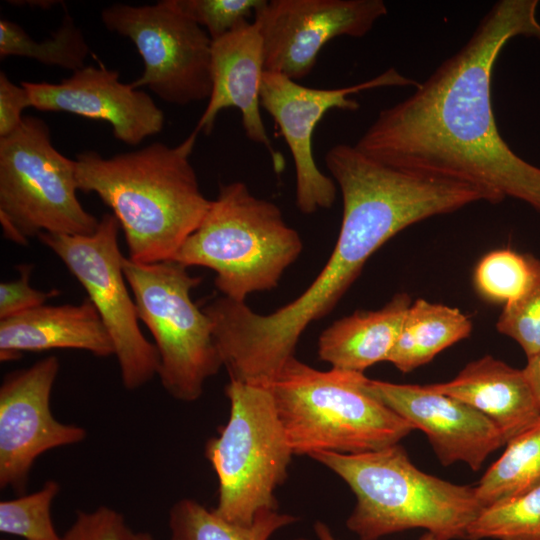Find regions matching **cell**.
<instances>
[{
	"label": "cell",
	"instance_id": "cell-25",
	"mask_svg": "<svg viewBox=\"0 0 540 540\" xmlns=\"http://www.w3.org/2000/svg\"><path fill=\"white\" fill-rule=\"evenodd\" d=\"M60 485L48 480L37 491L0 502V531L25 540H62L55 530L51 506Z\"/></svg>",
	"mask_w": 540,
	"mask_h": 540
},
{
	"label": "cell",
	"instance_id": "cell-33",
	"mask_svg": "<svg viewBox=\"0 0 540 540\" xmlns=\"http://www.w3.org/2000/svg\"><path fill=\"white\" fill-rule=\"evenodd\" d=\"M314 531H315V534L318 538V540H337L331 530L329 529V527L321 522V521H317L315 522L314 524ZM419 540H442L440 539L439 537H437L436 535L430 533V532H425Z\"/></svg>",
	"mask_w": 540,
	"mask_h": 540
},
{
	"label": "cell",
	"instance_id": "cell-18",
	"mask_svg": "<svg viewBox=\"0 0 540 540\" xmlns=\"http://www.w3.org/2000/svg\"><path fill=\"white\" fill-rule=\"evenodd\" d=\"M488 417L507 443L540 419V408L523 370L490 355L468 363L447 382L426 385Z\"/></svg>",
	"mask_w": 540,
	"mask_h": 540
},
{
	"label": "cell",
	"instance_id": "cell-21",
	"mask_svg": "<svg viewBox=\"0 0 540 540\" xmlns=\"http://www.w3.org/2000/svg\"><path fill=\"white\" fill-rule=\"evenodd\" d=\"M540 487V419L506 443L500 458L475 487L485 508L522 496Z\"/></svg>",
	"mask_w": 540,
	"mask_h": 540
},
{
	"label": "cell",
	"instance_id": "cell-5",
	"mask_svg": "<svg viewBox=\"0 0 540 540\" xmlns=\"http://www.w3.org/2000/svg\"><path fill=\"white\" fill-rule=\"evenodd\" d=\"M302 249L299 233L275 203L233 181L219 186L200 225L172 260L213 270L222 296L245 302L252 293L277 287Z\"/></svg>",
	"mask_w": 540,
	"mask_h": 540
},
{
	"label": "cell",
	"instance_id": "cell-20",
	"mask_svg": "<svg viewBox=\"0 0 540 540\" xmlns=\"http://www.w3.org/2000/svg\"><path fill=\"white\" fill-rule=\"evenodd\" d=\"M472 321L458 308L417 299L408 308L398 338L387 357L408 373L470 336Z\"/></svg>",
	"mask_w": 540,
	"mask_h": 540
},
{
	"label": "cell",
	"instance_id": "cell-19",
	"mask_svg": "<svg viewBox=\"0 0 540 540\" xmlns=\"http://www.w3.org/2000/svg\"><path fill=\"white\" fill-rule=\"evenodd\" d=\"M410 305V296L398 293L378 310L356 311L338 319L319 336L320 360L334 369L358 373L386 361Z\"/></svg>",
	"mask_w": 540,
	"mask_h": 540
},
{
	"label": "cell",
	"instance_id": "cell-4",
	"mask_svg": "<svg viewBox=\"0 0 540 540\" xmlns=\"http://www.w3.org/2000/svg\"><path fill=\"white\" fill-rule=\"evenodd\" d=\"M363 373L317 370L295 356L269 385L294 455L357 454L386 448L415 430L369 393Z\"/></svg>",
	"mask_w": 540,
	"mask_h": 540
},
{
	"label": "cell",
	"instance_id": "cell-30",
	"mask_svg": "<svg viewBox=\"0 0 540 540\" xmlns=\"http://www.w3.org/2000/svg\"><path fill=\"white\" fill-rule=\"evenodd\" d=\"M18 271L19 277L16 280L0 283V320L45 305L48 299L60 294L55 289L41 291L32 288L30 285L31 265H20Z\"/></svg>",
	"mask_w": 540,
	"mask_h": 540
},
{
	"label": "cell",
	"instance_id": "cell-22",
	"mask_svg": "<svg viewBox=\"0 0 540 540\" xmlns=\"http://www.w3.org/2000/svg\"><path fill=\"white\" fill-rule=\"evenodd\" d=\"M298 520L277 510L260 514L249 526L231 523L193 499L177 501L169 512L170 540H269Z\"/></svg>",
	"mask_w": 540,
	"mask_h": 540
},
{
	"label": "cell",
	"instance_id": "cell-15",
	"mask_svg": "<svg viewBox=\"0 0 540 540\" xmlns=\"http://www.w3.org/2000/svg\"><path fill=\"white\" fill-rule=\"evenodd\" d=\"M365 388L414 429L424 432L444 466L463 462L477 471L491 453L506 444L499 428L484 414L426 385L367 378Z\"/></svg>",
	"mask_w": 540,
	"mask_h": 540
},
{
	"label": "cell",
	"instance_id": "cell-1",
	"mask_svg": "<svg viewBox=\"0 0 540 540\" xmlns=\"http://www.w3.org/2000/svg\"><path fill=\"white\" fill-rule=\"evenodd\" d=\"M537 7L494 3L468 41L411 95L382 109L354 146L385 165L471 182L540 213V168L502 138L491 102L492 72L508 41H540Z\"/></svg>",
	"mask_w": 540,
	"mask_h": 540
},
{
	"label": "cell",
	"instance_id": "cell-34",
	"mask_svg": "<svg viewBox=\"0 0 540 540\" xmlns=\"http://www.w3.org/2000/svg\"><path fill=\"white\" fill-rule=\"evenodd\" d=\"M132 540H154L153 537L146 532L134 533Z\"/></svg>",
	"mask_w": 540,
	"mask_h": 540
},
{
	"label": "cell",
	"instance_id": "cell-10",
	"mask_svg": "<svg viewBox=\"0 0 540 540\" xmlns=\"http://www.w3.org/2000/svg\"><path fill=\"white\" fill-rule=\"evenodd\" d=\"M107 30L132 41L144 63L131 84L147 87L161 100L188 105L212 92V39L170 0L155 4L114 3L101 11Z\"/></svg>",
	"mask_w": 540,
	"mask_h": 540
},
{
	"label": "cell",
	"instance_id": "cell-17",
	"mask_svg": "<svg viewBox=\"0 0 540 540\" xmlns=\"http://www.w3.org/2000/svg\"><path fill=\"white\" fill-rule=\"evenodd\" d=\"M77 349L98 357L114 355V345L89 298L80 304L42 305L0 320V360L23 352Z\"/></svg>",
	"mask_w": 540,
	"mask_h": 540
},
{
	"label": "cell",
	"instance_id": "cell-6",
	"mask_svg": "<svg viewBox=\"0 0 540 540\" xmlns=\"http://www.w3.org/2000/svg\"><path fill=\"white\" fill-rule=\"evenodd\" d=\"M225 393L229 419L205 446L218 478L214 511L249 526L260 514L277 510L274 492L286 480L294 454L269 387L229 381Z\"/></svg>",
	"mask_w": 540,
	"mask_h": 540
},
{
	"label": "cell",
	"instance_id": "cell-23",
	"mask_svg": "<svg viewBox=\"0 0 540 540\" xmlns=\"http://www.w3.org/2000/svg\"><path fill=\"white\" fill-rule=\"evenodd\" d=\"M90 54L86 38L69 13L52 37L35 41L25 30L8 19L0 20V57L20 56L49 66L75 72L85 66Z\"/></svg>",
	"mask_w": 540,
	"mask_h": 540
},
{
	"label": "cell",
	"instance_id": "cell-28",
	"mask_svg": "<svg viewBox=\"0 0 540 540\" xmlns=\"http://www.w3.org/2000/svg\"><path fill=\"white\" fill-rule=\"evenodd\" d=\"M184 16L202 27L212 41L247 22L264 0H170Z\"/></svg>",
	"mask_w": 540,
	"mask_h": 540
},
{
	"label": "cell",
	"instance_id": "cell-3",
	"mask_svg": "<svg viewBox=\"0 0 540 540\" xmlns=\"http://www.w3.org/2000/svg\"><path fill=\"white\" fill-rule=\"evenodd\" d=\"M315 461L350 487L356 505L347 528L359 540L414 528L442 540L466 539L483 510L475 487L458 485L418 469L399 444L357 454L316 452Z\"/></svg>",
	"mask_w": 540,
	"mask_h": 540
},
{
	"label": "cell",
	"instance_id": "cell-13",
	"mask_svg": "<svg viewBox=\"0 0 540 540\" xmlns=\"http://www.w3.org/2000/svg\"><path fill=\"white\" fill-rule=\"evenodd\" d=\"M56 356L7 374L0 387V488L23 493L43 453L85 440L86 430L58 421L50 409Z\"/></svg>",
	"mask_w": 540,
	"mask_h": 540
},
{
	"label": "cell",
	"instance_id": "cell-29",
	"mask_svg": "<svg viewBox=\"0 0 540 540\" xmlns=\"http://www.w3.org/2000/svg\"><path fill=\"white\" fill-rule=\"evenodd\" d=\"M134 533L118 511L100 506L93 511H78L62 540H132Z\"/></svg>",
	"mask_w": 540,
	"mask_h": 540
},
{
	"label": "cell",
	"instance_id": "cell-7",
	"mask_svg": "<svg viewBox=\"0 0 540 540\" xmlns=\"http://www.w3.org/2000/svg\"><path fill=\"white\" fill-rule=\"evenodd\" d=\"M75 160L52 144L47 123L24 116L0 138V223L5 238L26 245L41 233L93 234L100 219L77 197Z\"/></svg>",
	"mask_w": 540,
	"mask_h": 540
},
{
	"label": "cell",
	"instance_id": "cell-24",
	"mask_svg": "<svg viewBox=\"0 0 540 540\" xmlns=\"http://www.w3.org/2000/svg\"><path fill=\"white\" fill-rule=\"evenodd\" d=\"M540 540V487L483 508L466 540Z\"/></svg>",
	"mask_w": 540,
	"mask_h": 540
},
{
	"label": "cell",
	"instance_id": "cell-8",
	"mask_svg": "<svg viewBox=\"0 0 540 540\" xmlns=\"http://www.w3.org/2000/svg\"><path fill=\"white\" fill-rule=\"evenodd\" d=\"M187 268L174 260H123L139 320L154 338L159 356L157 376L174 399L193 402L223 364L211 320L191 299L192 289L202 278L192 276Z\"/></svg>",
	"mask_w": 540,
	"mask_h": 540
},
{
	"label": "cell",
	"instance_id": "cell-31",
	"mask_svg": "<svg viewBox=\"0 0 540 540\" xmlns=\"http://www.w3.org/2000/svg\"><path fill=\"white\" fill-rule=\"evenodd\" d=\"M32 107L25 87L13 83L4 71L0 72V138L9 136L21 125L23 111Z\"/></svg>",
	"mask_w": 540,
	"mask_h": 540
},
{
	"label": "cell",
	"instance_id": "cell-11",
	"mask_svg": "<svg viewBox=\"0 0 540 540\" xmlns=\"http://www.w3.org/2000/svg\"><path fill=\"white\" fill-rule=\"evenodd\" d=\"M395 68L364 82L334 89L306 87L285 75L264 71L260 102L273 118L291 152L296 173V205L304 214L330 208L337 186L317 166L312 151L313 132L332 109L356 111L360 105L350 95L381 87L418 86Z\"/></svg>",
	"mask_w": 540,
	"mask_h": 540
},
{
	"label": "cell",
	"instance_id": "cell-26",
	"mask_svg": "<svg viewBox=\"0 0 540 540\" xmlns=\"http://www.w3.org/2000/svg\"><path fill=\"white\" fill-rule=\"evenodd\" d=\"M531 278L528 254L510 249L494 250L478 262L474 285L480 296L495 303L507 304L519 297Z\"/></svg>",
	"mask_w": 540,
	"mask_h": 540
},
{
	"label": "cell",
	"instance_id": "cell-16",
	"mask_svg": "<svg viewBox=\"0 0 540 540\" xmlns=\"http://www.w3.org/2000/svg\"><path fill=\"white\" fill-rule=\"evenodd\" d=\"M212 92L194 129L209 134L218 114L237 108L247 138L262 145L276 173L285 167L282 154L274 148L261 117L260 90L264 68L263 40L257 25L249 21L212 41Z\"/></svg>",
	"mask_w": 540,
	"mask_h": 540
},
{
	"label": "cell",
	"instance_id": "cell-9",
	"mask_svg": "<svg viewBox=\"0 0 540 540\" xmlns=\"http://www.w3.org/2000/svg\"><path fill=\"white\" fill-rule=\"evenodd\" d=\"M119 229L115 216L105 213L93 234L41 233L38 238L87 292L113 342L123 386L135 390L158 374L159 356L139 327L137 307L123 271Z\"/></svg>",
	"mask_w": 540,
	"mask_h": 540
},
{
	"label": "cell",
	"instance_id": "cell-27",
	"mask_svg": "<svg viewBox=\"0 0 540 540\" xmlns=\"http://www.w3.org/2000/svg\"><path fill=\"white\" fill-rule=\"evenodd\" d=\"M531 278L524 292L504 305L496 328L515 340L527 358L540 352V259L528 254Z\"/></svg>",
	"mask_w": 540,
	"mask_h": 540
},
{
	"label": "cell",
	"instance_id": "cell-35",
	"mask_svg": "<svg viewBox=\"0 0 540 540\" xmlns=\"http://www.w3.org/2000/svg\"><path fill=\"white\" fill-rule=\"evenodd\" d=\"M296 540H306V539H304V538H298V539H296Z\"/></svg>",
	"mask_w": 540,
	"mask_h": 540
},
{
	"label": "cell",
	"instance_id": "cell-12",
	"mask_svg": "<svg viewBox=\"0 0 540 540\" xmlns=\"http://www.w3.org/2000/svg\"><path fill=\"white\" fill-rule=\"evenodd\" d=\"M387 12L382 0H264L253 22L263 40L265 71L303 79L330 40L363 37Z\"/></svg>",
	"mask_w": 540,
	"mask_h": 540
},
{
	"label": "cell",
	"instance_id": "cell-14",
	"mask_svg": "<svg viewBox=\"0 0 540 540\" xmlns=\"http://www.w3.org/2000/svg\"><path fill=\"white\" fill-rule=\"evenodd\" d=\"M21 84L33 108L106 121L114 137L127 145L136 146L164 127L165 116L152 97L103 65H85L59 83Z\"/></svg>",
	"mask_w": 540,
	"mask_h": 540
},
{
	"label": "cell",
	"instance_id": "cell-32",
	"mask_svg": "<svg viewBox=\"0 0 540 540\" xmlns=\"http://www.w3.org/2000/svg\"><path fill=\"white\" fill-rule=\"evenodd\" d=\"M522 370L540 408V352L527 358V364Z\"/></svg>",
	"mask_w": 540,
	"mask_h": 540
},
{
	"label": "cell",
	"instance_id": "cell-2",
	"mask_svg": "<svg viewBox=\"0 0 540 540\" xmlns=\"http://www.w3.org/2000/svg\"><path fill=\"white\" fill-rule=\"evenodd\" d=\"M197 136L193 130L176 146L154 142L109 158L92 150L76 156L78 190L112 210L132 261L172 260L209 210L190 161Z\"/></svg>",
	"mask_w": 540,
	"mask_h": 540
}]
</instances>
